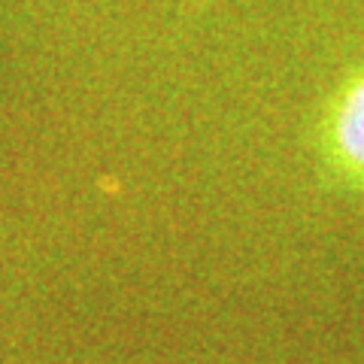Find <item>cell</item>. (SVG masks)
Here are the masks:
<instances>
[{"label": "cell", "instance_id": "cell-1", "mask_svg": "<svg viewBox=\"0 0 364 364\" xmlns=\"http://www.w3.org/2000/svg\"><path fill=\"white\" fill-rule=\"evenodd\" d=\"M337 149L343 152L349 164L364 170V79L343 97L340 116L334 124Z\"/></svg>", "mask_w": 364, "mask_h": 364}]
</instances>
